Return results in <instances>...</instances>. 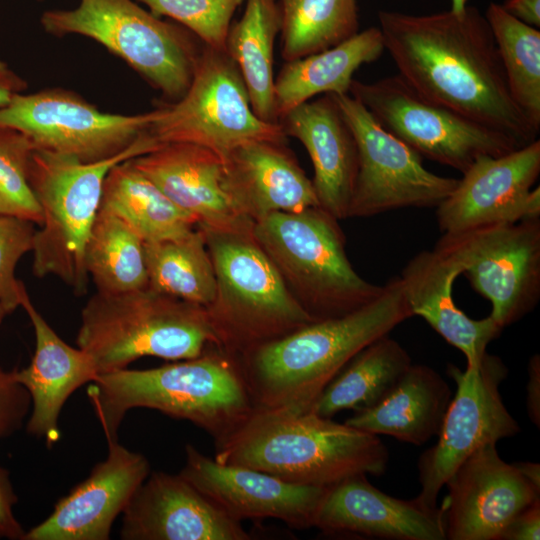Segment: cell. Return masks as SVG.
I'll use <instances>...</instances> for the list:
<instances>
[{"mask_svg":"<svg viewBox=\"0 0 540 540\" xmlns=\"http://www.w3.org/2000/svg\"><path fill=\"white\" fill-rule=\"evenodd\" d=\"M125 540H249L241 522L180 474L149 473L123 511Z\"/></svg>","mask_w":540,"mask_h":540,"instance_id":"19","label":"cell"},{"mask_svg":"<svg viewBox=\"0 0 540 540\" xmlns=\"http://www.w3.org/2000/svg\"><path fill=\"white\" fill-rule=\"evenodd\" d=\"M400 277L341 317L311 322L237 357L255 410L309 411L362 349L412 317Z\"/></svg>","mask_w":540,"mask_h":540,"instance_id":"2","label":"cell"},{"mask_svg":"<svg viewBox=\"0 0 540 540\" xmlns=\"http://www.w3.org/2000/svg\"><path fill=\"white\" fill-rule=\"evenodd\" d=\"M313 527L325 534H357L389 540H444L440 508L414 499L392 497L366 475H356L329 486L314 515Z\"/></svg>","mask_w":540,"mask_h":540,"instance_id":"21","label":"cell"},{"mask_svg":"<svg viewBox=\"0 0 540 540\" xmlns=\"http://www.w3.org/2000/svg\"><path fill=\"white\" fill-rule=\"evenodd\" d=\"M349 94L421 157L462 174L480 157L519 148L499 131L422 98L398 74L369 83L354 79Z\"/></svg>","mask_w":540,"mask_h":540,"instance_id":"11","label":"cell"},{"mask_svg":"<svg viewBox=\"0 0 540 540\" xmlns=\"http://www.w3.org/2000/svg\"><path fill=\"white\" fill-rule=\"evenodd\" d=\"M200 229L216 275V295L206 311L219 349L237 358L315 321L287 288L252 229Z\"/></svg>","mask_w":540,"mask_h":540,"instance_id":"6","label":"cell"},{"mask_svg":"<svg viewBox=\"0 0 540 540\" xmlns=\"http://www.w3.org/2000/svg\"><path fill=\"white\" fill-rule=\"evenodd\" d=\"M435 249L453 256L471 287L490 301L502 329L530 313L540 298V217L442 234Z\"/></svg>","mask_w":540,"mask_h":540,"instance_id":"13","label":"cell"},{"mask_svg":"<svg viewBox=\"0 0 540 540\" xmlns=\"http://www.w3.org/2000/svg\"><path fill=\"white\" fill-rule=\"evenodd\" d=\"M17 501L8 472L0 465V537L22 539L24 531L13 513Z\"/></svg>","mask_w":540,"mask_h":540,"instance_id":"40","label":"cell"},{"mask_svg":"<svg viewBox=\"0 0 540 540\" xmlns=\"http://www.w3.org/2000/svg\"><path fill=\"white\" fill-rule=\"evenodd\" d=\"M526 407L530 420L540 426V357L533 355L528 363V381L526 386Z\"/></svg>","mask_w":540,"mask_h":540,"instance_id":"42","label":"cell"},{"mask_svg":"<svg viewBox=\"0 0 540 540\" xmlns=\"http://www.w3.org/2000/svg\"><path fill=\"white\" fill-rule=\"evenodd\" d=\"M150 473L148 460L118 440L90 475L55 505L53 512L24 534V540H107L116 517Z\"/></svg>","mask_w":540,"mask_h":540,"instance_id":"20","label":"cell"},{"mask_svg":"<svg viewBox=\"0 0 540 540\" xmlns=\"http://www.w3.org/2000/svg\"><path fill=\"white\" fill-rule=\"evenodd\" d=\"M6 315H8V312L0 305V324Z\"/></svg>","mask_w":540,"mask_h":540,"instance_id":"47","label":"cell"},{"mask_svg":"<svg viewBox=\"0 0 540 540\" xmlns=\"http://www.w3.org/2000/svg\"><path fill=\"white\" fill-rule=\"evenodd\" d=\"M521 475L540 490V464L535 462L513 463Z\"/></svg>","mask_w":540,"mask_h":540,"instance_id":"45","label":"cell"},{"mask_svg":"<svg viewBox=\"0 0 540 540\" xmlns=\"http://www.w3.org/2000/svg\"><path fill=\"white\" fill-rule=\"evenodd\" d=\"M87 394L107 442L117 440L125 414L158 410L205 430L215 445L232 436L255 407L237 358L215 346L200 356L144 370L99 374Z\"/></svg>","mask_w":540,"mask_h":540,"instance_id":"3","label":"cell"},{"mask_svg":"<svg viewBox=\"0 0 540 540\" xmlns=\"http://www.w3.org/2000/svg\"><path fill=\"white\" fill-rule=\"evenodd\" d=\"M540 538V498L521 511L505 528L500 540H538Z\"/></svg>","mask_w":540,"mask_h":540,"instance_id":"41","label":"cell"},{"mask_svg":"<svg viewBox=\"0 0 540 540\" xmlns=\"http://www.w3.org/2000/svg\"><path fill=\"white\" fill-rule=\"evenodd\" d=\"M462 266L438 249L422 251L404 267L400 278L413 316L422 317L466 358L467 368L478 366L489 343L503 330L490 317L472 319L453 299V283Z\"/></svg>","mask_w":540,"mask_h":540,"instance_id":"26","label":"cell"},{"mask_svg":"<svg viewBox=\"0 0 540 540\" xmlns=\"http://www.w3.org/2000/svg\"><path fill=\"white\" fill-rule=\"evenodd\" d=\"M384 50L422 98L509 137L519 148L539 132L514 102L484 15L471 6L410 15L378 13Z\"/></svg>","mask_w":540,"mask_h":540,"instance_id":"1","label":"cell"},{"mask_svg":"<svg viewBox=\"0 0 540 540\" xmlns=\"http://www.w3.org/2000/svg\"><path fill=\"white\" fill-rule=\"evenodd\" d=\"M451 11L457 14L464 12L467 7V0H451Z\"/></svg>","mask_w":540,"mask_h":540,"instance_id":"46","label":"cell"},{"mask_svg":"<svg viewBox=\"0 0 540 540\" xmlns=\"http://www.w3.org/2000/svg\"><path fill=\"white\" fill-rule=\"evenodd\" d=\"M30 403V395L16 381L14 371L0 368V437L12 434L21 426Z\"/></svg>","mask_w":540,"mask_h":540,"instance_id":"39","label":"cell"},{"mask_svg":"<svg viewBox=\"0 0 540 540\" xmlns=\"http://www.w3.org/2000/svg\"><path fill=\"white\" fill-rule=\"evenodd\" d=\"M132 164L170 200L193 215L198 227L252 229L223 188V162L212 150L191 143H169L131 159Z\"/></svg>","mask_w":540,"mask_h":540,"instance_id":"23","label":"cell"},{"mask_svg":"<svg viewBox=\"0 0 540 540\" xmlns=\"http://www.w3.org/2000/svg\"><path fill=\"white\" fill-rule=\"evenodd\" d=\"M540 141L501 156H483L436 207L442 234L540 217Z\"/></svg>","mask_w":540,"mask_h":540,"instance_id":"16","label":"cell"},{"mask_svg":"<svg viewBox=\"0 0 540 540\" xmlns=\"http://www.w3.org/2000/svg\"><path fill=\"white\" fill-rule=\"evenodd\" d=\"M100 209L122 219L144 243L176 239L198 227L196 218L170 200L131 159L109 170Z\"/></svg>","mask_w":540,"mask_h":540,"instance_id":"29","label":"cell"},{"mask_svg":"<svg viewBox=\"0 0 540 540\" xmlns=\"http://www.w3.org/2000/svg\"><path fill=\"white\" fill-rule=\"evenodd\" d=\"M444 486L440 509L449 540H500L509 523L540 498V490L500 457L496 443L472 453Z\"/></svg>","mask_w":540,"mask_h":540,"instance_id":"17","label":"cell"},{"mask_svg":"<svg viewBox=\"0 0 540 540\" xmlns=\"http://www.w3.org/2000/svg\"><path fill=\"white\" fill-rule=\"evenodd\" d=\"M504 68L511 96L540 131V32L490 3L484 14Z\"/></svg>","mask_w":540,"mask_h":540,"instance_id":"35","label":"cell"},{"mask_svg":"<svg viewBox=\"0 0 540 540\" xmlns=\"http://www.w3.org/2000/svg\"><path fill=\"white\" fill-rule=\"evenodd\" d=\"M97 292L116 294L146 288L144 242L119 217L99 208L84 253Z\"/></svg>","mask_w":540,"mask_h":540,"instance_id":"33","label":"cell"},{"mask_svg":"<svg viewBox=\"0 0 540 540\" xmlns=\"http://www.w3.org/2000/svg\"><path fill=\"white\" fill-rule=\"evenodd\" d=\"M331 95L353 133L358 154L348 217L437 207L453 192L459 179L427 170L417 152L384 129L350 94Z\"/></svg>","mask_w":540,"mask_h":540,"instance_id":"12","label":"cell"},{"mask_svg":"<svg viewBox=\"0 0 540 540\" xmlns=\"http://www.w3.org/2000/svg\"><path fill=\"white\" fill-rule=\"evenodd\" d=\"M502 7L521 22L540 27V0H506Z\"/></svg>","mask_w":540,"mask_h":540,"instance_id":"44","label":"cell"},{"mask_svg":"<svg viewBox=\"0 0 540 540\" xmlns=\"http://www.w3.org/2000/svg\"><path fill=\"white\" fill-rule=\"evenodd\" d=\"M27 82L0 59V107L7 105L17 94L27 89Z\"/></svg>","mask_w":540,"mask_h":540,"instance_id":"43","label":"cell"},{"mask_svg":"<svg viewBox=\"0 0 540 540\" xmlns=\"http://www.w3.org/2000/svg\"><path fill=\"white\" fill-rule=\"evenodd\" d=\"M214 459L287 482L329 487L356 475L385 473L389 453L378 435L312 411L254 410Z\"/></svg>","mask_w":540,"mask_h":540,"instance_id":"4","label":"cell"},{"mask_svg":"<svg viewBox=\"0 0 540 540\" xmlns=\"http://www.w3.org/2000/svg\"><path fill=\"white\" fill-rule=\"evenodd\" d=\"M151 13L180 23L205 46L225 51L226 39L236 9L245 0H135Z\"/></svg>","mask_w":540,"mask_h":540,"instance_id":"37","label":"cell"},{"mask_svg":"<svg viewBox=\"0 0 540 540\" xmlns=\"http://www.w3.org/2000/svg\"><path fill=\"white\" fill-rule=\"evenodd\" d=\"M145 135L155 149L191 143L212 150L221 159L244 142H286L287 138L279 123L256 116L235 62L225 51L205 45L189 88L180 99L155 109Z\"/></svg>","mask_w":540,"mask_h":540,"instance_id":"10","label":"cell"},{"mask_svg":"<svg viewBox=\"0 0 540 540\" xmlns=\"http://www.w3.org/2000/svg\"><path fill=\"white\" fill-rule=\"evenodd\" d=\"M279 124L307 150L314 168L313 187L319 206L336 219L348 217L358 169L355 139L331 94L306 101Z\"/></svg>","mask_w":540,"mask_h":540,"instance_id":"24","label":"cell"},{"mask_svg":"<svg viewBox=\"0 0 540 540\" xmlns=\"http://www.w3.org/2000/svg\"><path fill=\"white\" fill-rule=\"evenodd\" d=\"M337 220L316 206L274 212L252 227L253 237L287 288L315 321L349 314L383 291L352 267Z\"/></svg>","mask_w":540,"mask_h":540,"instance_id":"7","label":"cell"},{"mask_svg":"<svg viewBox=\"0 0 540 540\" xmlns=\"http://www.w3.org/2000/svg\"><path fill=\"white\" fill-rule=\"evenodd\" d=\"M154 150L143 134L132 146L109 159L83 163L76 157L35 149L28 179L42 211L33 240V273L54 275L78 295L87 291L84 253L100 208L103 183L118 163Z\"/></svg>","mask_w":540,"mask_h":540,"instance_id":"8","label":"cell"},{"mask_svg":"<svg viewBox=\"0 0 540 540\" xmlns=\"http://www.w3.org/2000/svg\"><path fill=\"white\" fill-rule=\"evenodd\" d=\"M412 364L405 348L383 336L362 349L329 382L310 411L331 418L335 414L369 409L381 401Z\"/></svg>","mask_w":540,"mask_h":540,"instance_id":"31","label":"cell"},{"mask_svg":"<svg viewBox=\"0 0 540 540\" xmlns=\"http://www.w3.org/2000/svg\"><path fill=\"white\" fill-rule=\"evenodd\" d=\"M40 22L49 34L97 41L171 102L189 88L203 49L189 30L161 20L135 0H79L73 9L43 12Z\"/></svg>","mask_w":540,"mask_h":540,"instance_id":"9","label":"cell"},{"mask_svg":"<svg viewBox=\"0 0 540 540\" xmlns=\"http://www.w3.org/2000/svg\"><path fill=\"white\" fill-rule=\"evenodd\" d=\"M34 223L0 215V305L10 314L20 306L24 284L15 277L20 258L32 251Z\"/></svg>","mask_w":540,"mask_h":540,"instance_id":"38","label":"cell"},{"mask_svg":"<svg viewBox=\"0 0 540 540\" xmlns=\"http://www.w3.org/2000/svg\"><path fill=\"white\" fill-rule=\"evenodd\" d=\"M154 117L155 110L137 115L105 113L62 88L19 93L0 107V127L23 133L36 149L71 155L83 163L123 152L146 132Z\"/></svg>","mask_w":540,"mask_h":540,"instance_id":"14","label":"cell"},{"mask_svg":"<svg viewBox=\"0 0 540 540\" xmlns=\"http://www.w3.org/2000/svg\"><path fill=\"white\" fill-rule=\"evenodd\" d=\"M379 27H370L324 51L286 62L275 79L279 120L319 94H349L354 73L384 52Z\"/></svg>","mask_w":540,"mask_h":540,"instance_id":"28","label":"cell"},{"mask_svg":"<svg viewBox=\"0 0 540 540\" xmlns=\"http://www.w3.org/2000/svg\"><path fill=\"white\" fill-rule=\"evenodd\" d=\"M20 306L31 320L36 345L30 364L14 370V377L31 398L28 432L51 446L60 439L58 421L64 403L80 386L95 380L98 372L85 351L68 345L50 327L33 305L26 288Z\"/></svg>","mask_w":540,"mask_h":540,"instance_id":"25","label":"cell"},{"mask_svg":"<svg viewBox=\"0 0 540 540\" xmlns=\"http://www.w3.org/2000/svg\"><path fill=\"white\" fill-rule=\"evenodd\" d=\"M180 475L238 521L273 518L297 529L313 527L327 487L300 485L256 469L224 464L191 444Z\"/></svg>","mask_w":540,"mask_h":540,"instance_id":"18","label":"cell"},{"mask_svg":"<svg viewBox=\"0 0 540 540\" xmlns=\"http://www.w3.org/2000/svg\"><path fill=\"white\" fill-rule=\"evenodd\" d=\"M76 342L98 375L125 369L144 356L178 361L218 348L206 308L149 286L93 295L81 312Z\"/></svg>","mask_w":540,"mask_h":540,"instance_id":"5","label":"cell"},{"mask_svg":"<svg viewBox=\"0 0 540 540\" xmlns=\"http://www.w3.org/2000/svg\"><path fill=\"white\" fill-rule=\"evenodd\" d=\"M33 142L23 133L0 127V215L42 223V211L28 179Z\"/></svg>","mask_w":540,"mask_h":540,"instance_id":"36","label":"cell"},{"mask_svg":"<svg viewBox=\"0 0 540 540\" xmlns=\"http://www.w3.org/2000/svg\"><path fill=\"white\" fill-rule=\"evenodd\" d=\"M222 162L227 197L234 210L253 223L274 212H298L319 206L312 180L286 142H244Z\"/></svg>","mask_w":540,"mask_h":540,"instance_id":"22","label":"cell"},{"mask_svg":"<svg viewBox=\"0 0 540 540\" xmlns=\"http://www.w3.org/2000/svg\"><path fill=\"white\" fill-rule=\"evenodd\" d=\"M451 401V389L433 368L411 364L392 390L373 407L344 423L359 430L422 445L437 436Z\"/></svg>","mask_w":540,"mask_h":540,"instance_id":"27","label":"cell"},{"mask_svg":"<svg viewBox=\"0 0 540 540\" xmlns=\"http://www.w3.org/2000/svg\"><path fill=\"white\" fill-rule=\"evenodd\" d=\"M456 383V393L449 403L435 445L418 461L420 504L437 507L440 490L457 467L484 445L497 443L520 431L509 413L499 387L507 376L503 361L486 354L480 364L463 371L450 365L447 369Z\"/></svg>","mask_w":540,"mask_h":540,"instance_id":"15","label":"cell"},{"mask_svg":"<svg viewBox=\"0 0 540 540\" xmlns=\"http://www.w3.org/2000/svg\"><path fill=\"white\" fill-rule=\"evenodd\" d=\"M148 286L183 301L209 307L216 295V275L202 230L144 243Z\"/></svg>","mask_w":540,"mask_h":540,"instance_id":"32","label":"cell"},{"mask_svg":"<svg viewBox=\"0 0 540 540\" xmlns=\"http://www.w3.org/2000/svg\"><path fill=\"white\" fill-rule=\"evenodd\" d=\"M241 18L230 26L225 52L235 62L258 118L279 123L275 112L274 43L281 20L277 0H245Z\"/></svg>","mask_w":540,"mask_h":540,"instance_id":"30","label":"cell"},{"mask_svg":"<svg viewBox=\"0 0 540 540\" xmlns=\"http://www.w3.org/2000/svg\"><path fill=\"white\" fill-rule=\"evenodd\" d=\"M277 1L286 62L334 47L359 32L356 0Z\"/></svg>","mask_w":540,"mask_h":540,"instance_id":"34","label":"cell"}]
</instances>
